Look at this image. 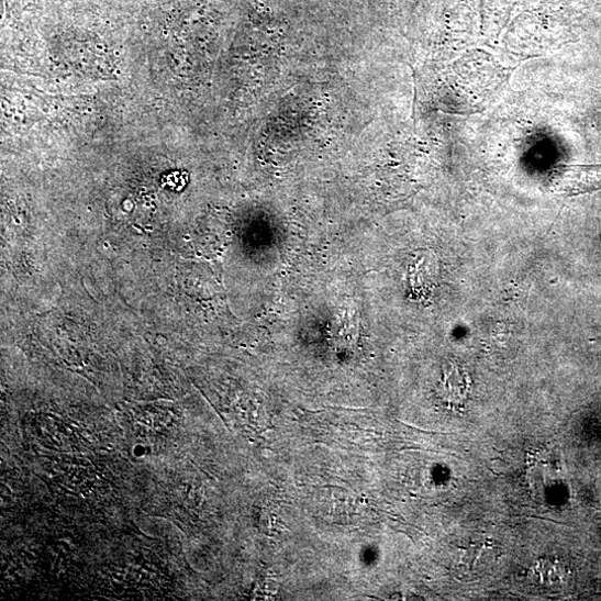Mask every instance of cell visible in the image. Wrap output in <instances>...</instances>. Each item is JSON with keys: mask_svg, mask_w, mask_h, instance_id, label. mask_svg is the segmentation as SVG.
Masks as SVG:
<instances>
[{"mask_svg": "<svg viewBox=\"0 0 601 601\" xmlns=\"http://www.w3.org/2000/svg\"><path fill=\"white\" fill-rule=\"evenodd\" d=\"M471 378L463 366L452 363L445 370L443 398L454 409H463L469 399Z\"/></svg>", "mask_w": 601, "mask_h": 601, "instance_id": "cell-2", "label": "cell"}, {"mask_svg": "<svg viewBox=\"0 0 601 601\" xmlns=\"http://www.w3.org/2000/svg\"><path fill=\"white\" fill-rule=\"evenodd\" d=\"M533 580L546 589L561 588L569 578L568 566L560 559L542 558L531 569Z\"/></svg>", "mask_w": 601, "mask_h": 601, "instance_id": "cell-3", "label": "cell"}, {"mask_svg": "<svg viewBox=\"0 0 601 601\" xmlns=\"http://www.w3.org/2000/svg\"><path fill=\"white\" fill-rule=\"evenodd\" d=\"M557 190L567 197L600 191L601 164L564 166L557 180Z\"/></svg>", "mask_w": 601, "mask_h": 601, "instance_id": "cell-1", "label": "cell"}]
</instances>
